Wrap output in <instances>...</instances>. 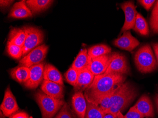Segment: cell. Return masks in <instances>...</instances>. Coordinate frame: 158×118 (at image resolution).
<instances>
[{"instance_id":"6da1fadb","label":"cell","mask_w":158,"mask_h":118,"mask_svg":"<svg viewBox=\"0 0 158 118\" xmlns=\"http://www.w3.org/2000/svg\"><path fill=\"white\" fill-rule=\"evenodd\" d=\"M126 79V75L118 73L95 76L91 85L85 90V98L87 102L96 104L100 98L124 83Z\"/></svg>"},{"instance_id":"7a4b0ae2","label":"cell","mask_w":158,"mask_h":118,"mask_svg":"<svg viewBox=\"0 0 158 118\" xmlns=\"http://www.w3.org/2000/svg\"><path fill=\"white\" fill-rule=\"evenodd\" d=\"M137 95L135 87L129 82H124L114 90L112 96V106L107 113L117 118L119 112H122L135 100Z\"/></svg>"},{"instance_id":"3957f363","label":"cell","mask_w":158,"mask_h":118,"mask_svg":"<svg viewBox=\"0 0 158 118\" xmlns=\"http://www.w3.org/2000/svg\"><path fill=\"white\" fill-rule=\"evenodd\" d=\"M34 98L40 107L42 118H53L65 104L64 100L53 98L40 90L35 93Z\"/></svg>"},{"instance_id":"277c9868","label":"cell","mask_w":158,"mask_h":118,"mask_svg":"<svg viewBox=\"0 0 158 118\" xmlns=\"http://www.w3.org/2000/svg\"><path fill=\"white\" fill-rule=\"evenodd\" d=\"M137 69L143 73L151 72L156 69L157 62L149 44L142 46L134 57Z\"/></svg>"},{"instance_id":"5b68a950","label":"cell","mask_w":158,"mask_h":118,"mask_svg":"<svg viewBox=\"0 0 158 118\" xmlns=\"http://www.w3.org/2000/svg\"><path fill=\"white\" fill-rule=\"evenodd\" d=\"M26 35L25 41L23 47V57L32 50L40 46L44 40V33L38 27L25 26L22 27Z\"/></svg>"},{"instance_id":"8992f818","label":"cell","mask_w":158,"mask_h":118,"mask_svg":"<svg viewBox=\"0 0 158 118\" xmlns=\"http://www.w3.org/2000/svg\"><path fill=\"white\" fill-rule=\"evenodd\" d=\"M48 46L43 44L35 48L19 60V65L30 68L44 62L48 51Z\"/></svg>"},{"instance_id":"52a82bcc","label":"cell","mask_w":158,"mask_h":118,"mask_svg":"<svg viewBox=\"0 0 158 118\" xmlns=\"http://www.w3.org/2000/svg\"><path fill=\"white\" fill-rule=\"evenodd\" d=\"M110 63L105 74L118 73L126 75L130 73V69L125 56L119 53H111Z\"/></svg>"},{"instance_id":"ba28073f","label":"cell","mask_w":158,"mask_h":118,"mask_svg":"<svg viewBox=\"0 0 158 118\" xmlns=\"http://www.w3.org/2000/svg\"><path fill=\"white\" fill-rule=\"evenodd\" d=\"M120 7L125 15V22L121 31V32H124L134 28L138 12L136 10L134 2L132 1L126 2L122 3Z\"/></svg>"},{"instance_id":"9c48e42d","label":"cell","mask_w":158,"mask_h":118,"mask_svg":"<svg viewBox=\"0 0 158 118\" xmlns=\"http://www.w3.org/2000/svg\"><path fill=\"white\" fill-rule=\"evenodd\" d=\"M111 53L94 58H89L88 68L95 76L103 74L111 60Z\"/></svg>"},{"instance_id":"30bf717a","label":"cell","mask_w":158,"mask_h":118,"mask_svg":"<svg viewBox=\"0 0 158 118\" xmlns=\"http://www.w3.org/2000/svg\"><path fill=\"white\" fill-rule=\"evenodd\" d=\"M0 109L1 111L7 117H10L19 110L15 97L12 94L9 86L5 90L4 98L0 106Z\"/></svg>"},{"instance_id":"8fae6325","label":"cell","mask_w":158,"mask_h":118,"mask_svg":"<svg viewBox=\"0 0 158 118\" xmlns=\"http://www.w3.org/2000/svg\"><path fill=\"white\" fill-rule=\"evenodd\" d=\"M45 64L46 63L44 62L29 68L31 73L28 80L24 84L26 87L30 89H36L43 81Z\"/></svg>"},{"instance_id":"7c38bea8","label":"cell","mask_w":158,"mask_h":118,"mask_svg":"<svg viewBox=\"0 0 158 118\" xmlns=\"http://www.w3.org/2000/svg\"><path fill=\"white\" fill-rule=\"evenodd\" d=\"M114 46L121 49L131 51L138 47L140 42L131 34L130 31L123 33V35L113 42Z\"/></svg>"},{"instance_id":"4fadbf2b","label":"cell","mask_w":158,"mask_h":118,"mask_svg":"<svg viewBox=\"0 0 158 118\" xmlns=\"http://www.w3.org/2000/svg\"><path fill=\"white\" fill-rule=\"evenodd\" d=\"M64 86L44 80L41 86V90L46 95L58 100H63L64 98Z\"/></svg>"},{"instance_id":"5bb4252c","label":"cell","mask_w":158,"mask_h":118,"mask_svg":"<svg viewBox=\"0 0 158 118\" xmlns=\"http://www.w3.org/2000/svg\"><path fill=\"white\" fill-rule=\"evenodd\" d=\"M72 104L78 118H85L87 104L82 92H75L72 99Z\"/></svg>"},{"instance_id":"9a60e30c","label":"cell","mask_w":158,"mask_h":118,"mask_svg":"<svg viewBox=\"0 0 158 118\" xmlns=\"http://www.w3.org/2000/svg\"><path fill=\"white\" fill-rule=\"evenodd\" d=\"M33 17V14L26 3V1L16 2L8 14V17L14 18H25Z\"/></svg>"},{"instance_id":"2e32d148","label":"cell","mask_w":158,"mask_h":118,"mask_svg":"<svg viewBox=\"0 0 158 118\" xmlns=\"http://www.w3.org/2000/svg\"><path fill=\"white\" fill-rule=\"evenodd\" d=\"M134 106L145 117L153 118L155 116L152 102L147 95H143Z\"/></svg>"},{"instance_id":"e0dca14e","label":"cell","mask_w":158,"mask_h":118,"mask_svg":"<svg viewBox=\"0 0 158 118\" xmlns=\"http://www.w3.org/2000/svg\"><path fill=\"white\" fill-rule=\"evenodd\" d=\"M95 76L88 68L79 71L78 79L74 87L75 92L85 91L93 82Z\"/></svg>"},{"instance_id":"ac0fdd59","label":"cell","mask_w":158,"mask_h":118,"mask_svg":"<svg viewBox=\"0 0 158 118\" xmlns=\"http://www.w3.org/2000/svg\"><path fill=\"white\" fill-rule=\"evenodd\" d=\"M44 80L55 82L64 86L62 74L53 65L46 63L44 67Z\"/></svg>"},{"instance_id":"d6986e66","label":"cell","mask_w":158,"mask_h":118,"mask_svg":"<svg viewBox=\"0 0 158 118\" xmlns=\"http://www.w3.org/2000/svg\"><path fill=\"white\" fill-rule=\"evenodd\" d=\"M30 73V68L23 66L19 65L11 69L10 71L11 78L20 84H24L28 80Z\"/></svg>"},{"instance_id":"ffe728a7","label":"cell","mask_w":158,"mask_h":118,"mask_svg":"<svg viewBox=\"0 0 158 118\" xmlns=\"http://www.w3.org/2000/svg\"><path fill=\"white\" fill-rule=\"evenodd\" d=\"M54 2L52 0H27L26 3L33 15H35L48 10Z\"/></svg>"},{"instance_id":"44dd1931","label":"cell","mask_w":158,"mask_h":118,"mask_svg":"<svg viewBox=\"0 0 158 118\" xmlns=\"http://www.w3.org/2000/svg\"><path fill=\"white\" fill-rule=\"evenodd\" d=\"M26 35L22 28L12 27L9 34L8 41L11 43L23 47L25 41Z\"/></svg>"},{"instance_id":"7402d4cb","label":"cell","mask_w":158,"mask_h":118,"mask_svg":"<svg viewBox=\"0 0 158 118\" xmlns=\"http://www.w3.org/2000/svg\"><path fill=\"white\" fill-rule=\"evenodd\" d=\"M89 57L87 49L81 50L77 55L71 67L80 71L88 68L89 65Z\"/></svg>"},{"instance_id":"603a6c76","label":"cell","mask_w":158,"mask_h":118,"mask_svg":"<svg viewBox=\"0 0 158 118\" xmlns=\"http://www.w3.org/2000/svg\"><path fill=\"white\" fill-rule=\"evenodd\" d=\"M88 51L89 58H94L110 54L111 48L106 45L100 44L89 48Z\"/></svg>"},{"instance_id":"cb8c5ba5","label":"cell","mask_w":158,"mask_h":118,"mask_svg":"<svg viewBox=\"0 0 158 118\" xmlns=\"http://www.w3.org/2000/svg\"><path fill=\"white\" fill-rule=\"evenodd\" d=\"M133 29L141 35L144 36L149 35V30L148 24L145 18L139 13H137Z\"/></svg>"},{"instance_id":"d4e9b609","label":"cell","mask_w":158,"mask_h":118,"mask_svg":"<svg viewBox=\"0 0 158 118\" xmlns=\"http://www.w3.org/2000/svg\"><path fill=\"white\" fill-rule=\"evenodd\" d=\"M87 104L85 118H103L106 114L98 106L87 101Z\"/></svg>"},{"instance_id":"484cf974","label":"cell","mask_w":158,"mask_h":118,"mask_svg":"<svg viewBox=\"0 0 158 118\" xmlns=\"http://www.w3.org/2000/svg\"><path fill=\"white\" fill-rule=\"evenodd\" d=\"M114 90L102 97L96 104L95 105L98 106L105 114L107 113L112 106V96Z\"/></svg>"},{"instance_id":"4316f807","label":"cell","mask_w":158,"mask_h":118,"mask_svg":"<svg viewBox=\"0 0 158 118\" xmlns=\"http://www.w3.org/2000/svg\"><path fill=\"white\" fill-rule=\"evenodd\" d=\"M6 52L10 56L15 60L21 59L23 57V47L14 45L7 41L6 44Z\"/></svg>"},{"instance_id":"83f0119b","label":"cell","mask_w":158,"mask_h":118,"mask_svg":"<svg viewBox=\"0 0 158 118\" xmlns=\"http://www.w3.org/2000/svg\"><path fill=\"white\" fill-rule=\"evenodd\" d=\"M78 75L79 71L71 67L64 74V77L67 83L74 87L77 83Z\"/></svg>"},{"instance_id":"f1b7e54d","label":"cell","mask_w":158,"mask_h":118,"mask_svg":"<svg viewBox=\"0 0 158 118\" xmlns=\"http://www.w3.org/2000/svg\"><path fill=\"white\" fill-rule=\"evenodd\" d=\"M150 25L153 32L158 34V8H153L150 18Z\"/></svg>"},{"instance_id":"f546056e","label":"cell","mask_w":158,"mask_h":118,"mask_svg":"<svg viewBox=\"0 0 158 118\" xmlns=\"http://www.w3.org/2000/svg\"><path fill=\"white\" fill-rule=\"evenodd\" d=\"M55 118H73L67 103H65Z\"/></svg>"},{"instance_id":"4dcf8cb0","label":"cell","mask_w":158,"mask_h":118,"mask_svg":"<svg viewBox=\"0 0 158 118\" xmlns=\"http://www.w3.org/2000/svg\"><path fill=\"white\" fill-rule=\"evenodd\" d=\"M126 118H149L143 116L137 111L135 106L131 107L127 113L125 115Z\"/></svg>"},{"instance_id":"1f68e13d","label":"cell","mask_w":158,"mask_h":118,"mask_svg":"<svg viewBox=\"0 0 158 118\" xmlns=\"http://www.w3.org/2000/svg\"><path fill=\"white\" fill-rule=\"evenodd\" d=\"M138 2L145 9L147 10H149L155 2V1L154 0H140Z\"/></svg>"},{"instance_id":"d6a6232c","label":"cell","mask_w":158,"mask_h":118,"mask_svg":"<svg viewBox=\"0 0 158 118\" xmlns=\"http://www.w3.org/2000/svg\"><path fill=\"white\" fill-rule=\"evenodd\" d=\"M10 118H30L29 115L24 111H18L12 114Z\"/></svg>"},{"instance_id":"836d02e7","label":"cell","mask_w":158,"mask_h":118,"mask_svg":"<svg viewBox=\"0 0 158 118\" xmlns=\"http://www.w3.org/2000/svg\"><path fill=\"white\" fill-rule=\"evenodd\" d=\"M14 2V1H10V0H1L0 1L1 8L2 9H4L9 7Z\"/></svg>"},{"instance_id":"e575fe53","label":"cell","mask_w":158,"mask_h":118,"mask_svg":"<svg viewBox=\"0 0 158 118\" xmlns=\"http://www.w3.org/2000/svg\"><path fill=\"white\" fill-rule=\"evenodd\" d=\"M152 45L155 53L157 63L158 64V43H153Z\"/></svg>"},{"instance_id":"d590c367","label":"cell","mask_w":158,"mask_h":118,"mask_svg":"<svg viewBox=\"0 0 158 118\" xmlns=\"http://www.w3.org/2000/svg\"><path fill=\"white\" fill-rule=\"evenodd\" d=\"M103 118H116V117H114V115H112V114H110V113H107V114H106L104 116Z\"/></svg>"},{"instance_id":"8d00e7d4","label":"cell","mask_w":158,"mask_h":118,"mask_svg":"<svg viewBox=\"0 0 158 118\" xmlns=\"http://www.w3.org/2000/svg\"><path fill=\"white\" fill-rule=\"evenodd\" d=\"M155 102L156 104V108H157V112L158 113V94H156L155 97Z\"/></svg>"},{"instance_id":"74e56055","label":"cell","mask_w":158,"mask_h":118,"mask_svg":"<svg viewBox=\"0 0 158 118\" xmlns=\"http://www.w3.org/2000/svg\"><path fill=\"white\" fill-rule=\"evenodd\" d=\"M117 118H126L125 116L123 115L122 113L120 112H119L117 114Z\"/></svg>"},{"instance_id":"f35d334b","label":"cell","mask_w":158,"mask_h":118,"mask_svg":"<svg viewBox=\"0 0 158 118\" xmlns=\"http://www.w3.org/2000/svg\"><path fill=\"white\" fill-rule=\"evenodd\" d=\"M0 114H1V118H5V117H6V116L3 114L2 112L1 111V113H0Z\"/></svg>"},{"instance_id":"ab89813d","label":"cell","mask_w":158,"mask_h":118,"mask_svg":"<svg viewBox=\"0 0 158 118\" xmlns=\"http://www.w3.org/2000/svg\"><path fill=\"white\" fill-rule=\"evenodd\" d=\"M154 7H156V8H158V1H157L156 2V4H155Z\"/></svg>"}]
</instances>
